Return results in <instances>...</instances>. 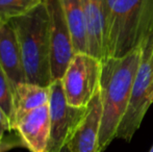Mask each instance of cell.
Masks as SVG:
<instances>
[{"label":"cell","instance_id":"13","mask_svg":"<svg viewBox=\"0 0 153 152\" xmlns=\"http://www.w3.org/2000/svg\"><path fill=\"white\" fill-rule=\"evenodd\" d=\"M72 36L75 53H88L87 27L82 0H61Z\"/></svg>","mask_w":153,"mask_h":152},{"label":"cell","instance_id":"4","mask_svg":"<svg viewBox=\"0 0 153 152\" xmlns=\"http://www.w3.org/2000/svg\"><path fill=\"white\" fill-rule=\"evenodd\" d=\"M142 57L133 82L126 113L118 128L116 138L130 142L140 128L149 106L153 103V31L142 45Z\"/></svg>","mask_w":153,"mask_h":152},{"label":"cell","instance_id":"3","mask_svg":"<svg viewBox=\"0 0 153 152\" xmlns=\"http://www.w3.org/2000/svg\"><path fill=\"white\" fill-rule=\"evenodd\" d=\"M10 22L18 39L27 82L50 87V27L45 0L29 13Z\"/></svg>","mask_w":153,"mask_h":152},{"label":"cell","instance_id":"9","mask_svg":"<svg viewBox=\"0 0 153 152\" xmlns=\"http://www.w3.org/2000/svg\"><path fill=\"white\" fill-rule=\"evenodd\" d=\"M101 116L102 103L100 91L98 90L87 106L85 117L69 141L68 147L70 152H99Z\"/></svg>","mask_w":153,"mask_h":152},{"label":"cell","instance_id":"7","mask_svg":"<svg viewBox=\"0 0 153 152\" xmlns=\"http://www.w3.org/2000/svg\"><path fill=\"white\" fill-rule=\"evenodd\" d=\"M49 16L52 82L62 79L75 55L72 36L61 0H45Z\"/></svg>","mask_w":153,"mask_h":152},{"label":"cell","instance_id":"11","mask_svg":"<svg viewBox=\"0 0 153 152\" xmlns=\"http://www.w3.org/2000/svg\"><path fill=\"white\" fill-rule=\"evenodd\" d=\"M82 4L88 53L103 62L105 57V0H82Z\"/></svg>","mask_w":153,"mask_h":152},{"label":"cell","instance_id":"8","mask_svg":"<svg viewBox=\"0 0 153 152\" xmlns=\"http://www.w3.org/2000/svg\"><path fill=\"white\" fill-rule=\"evenodd\" d=\"M24 147L30 152H46L50 138L49 104L43 105L19 118L15 125Z\"/></svg>","mask_w":153,"mask_h":152},{"label":"cell","instance_id":"1","mask_svg":"<svg viewBox=\"0 0 153 152\" xmlns=\"http://www.w3.org/2000/svg\"><path fill=\"white\" fill-rule=\"evenodd\" d=\"M142 46L119 59L102 62L99 91L102 103L99 152H103L117 136L118 128L126 113L133 82L142 57Z\"/></svg>","mask_w":153,"mask_h":152},{"label":"cell","instance_id":"14","mask_svg":"<svg viewBox=\"0 0 153 152\" xmlns=\"http://www.w3.org/2000/svg\"><path fill=\"white\" fill-rule=\"evenodd\" d=\"M44 0H0V25L27 14Z\"/></svg>","mask_w":153,"mask_h":152},{"label":"cell","instance_id":"15","mask_svg":"<svg viewBox=\"0 0 153 152\" xmlns=\"http://www.w3.org/2000/svg\"><path fill=\"white\" fill-rule=\"evenodd\" d=\"M0 108L3 110L10 124V128L15 131V105H14V89L8 77L0 66Z\"/></svg>","mask_w":153,"mask_h":152},{"label":"cell","instance_id":"12","mask_svg":"<svg viewBox=\"0 0 153 152\" xmlns=\"http://www.w3.org/2000/svg\"><path fill=\"white\" fill-rule=\"evenodd\" d=\"M50 87L24 82L14 90V105L16 122L23 115L49 104ZM16 125V124H15Z\"/></svg>","mask_w":153,"mask_h":152},{"label":"cell","instance_id":"10","mask_svg":"<svg viewBox=\"0 0 153 152\" xmlns=\"http://www.w3.org/2000/svg\"><path fill=\"white\" fill-rule=\"evenodd\" d=\"M0 66L14 90L27 82L18 39L10 22L0 25Z\"/></svg>","mask_w":153,"mask_h":152},{"label":"cell","instance_id":"18","mask_svg":"<svg viewBox=\"0 0 153 152\" xmlns=\"http://www.w3.org/2000/svg\"><path fill=\"white\" fill-rule=\"evenodd\" d=\"M59 152H70V150H69V147H68V145H67V146H65L64 148L62 149L61 151Z\"/></svg>","mask_w":153,"mask_h":152},{"label":"cell","instance_id":"2","mask_svg":"<svg viewBox=\"0 0 153 152\" xmlns=\"http://www.w3.org/2000/svg\"><path fill=\"white\" fill-rule=\"evenodd\" d=\"M153 31V0H105V57L119 59Z\"/></svg>","mask_w":153,"mask_h":152},{"label":"cell","instance_id":"20","mask_svg":"<svg viewBox=\"0 0 153 152\" xmlns=\"http://www.w3.org/2000/svg\"><path fill=\"white\" fill-rule=\"evenodd\" d=\"M152 65H153V53H152Z\"/></svg>","mask_w":153,"mask_h":152},{"label":"cell","instance_id":"6","mask_svg":"<svg viewBox=\"0 0 153 152\" xmlns=\"http://www.w3.org/2000/svg\"><path fill=\"white\" fill-rule=\"evenodd\" d=\"M50 138L46 152H59L67 146L73 132L85 117L87 108L68 104L61 79L50 85Z\"/></svg>","mask_w":153,"mask_h":152},{"label":"cell","instance_id":"16","mask_svg":"<svg viewBox=\"0 0 153 152\" xmlns=\"http://www.w3.org/2000/svg\"><path fill=\"white\" fill-rule=\"evenodd\" d=\"M19 147H24V144L17 131L8 132L0 140V152H7Z\"/></svg>","mask_w":153,"mask_h":152},{"label":"cell","instance_id":"19","mask_svg":"<svg viewBox=\"0 0 153 152\" xmlns=\"http://www.w3.org/2000/svg\"><path fill=\"white\" fill-rule=\"evenodd\" d=\"M149 152H153V145H152V147L150 148V150H149Z\"/></svg>","mask_w":153,"mask_h":152},{"label":"cell","instance_id":"17","mask_svg":"<svg viewBox=\"0 0 153 152\" xmlns=\"http://www.w3.org/2000/svg\"><path fill=\"white\" fill-rule=\"evenodd\" d=\"M13 131L10 128V124L8 122L7 118H6L5 114L3 113V110L0 108V140L3 138L6 134V132Z\"/></svg>","mask_w":153,"mask_h":152},{"label":"cell","instance_id":"5","mask_svg":"<svg viewBox=\"0 0 153 152\" xmlns=\"http://www.w3.org/2000/svg\"><path fill=\"white\" fill-rule=\"evenodd\" d=\"M102 62L89 53H75L61 79L69 105L87 108L99 90Z\"/></svg>","mask_w":153,"mask_h":152}]
</instances>
